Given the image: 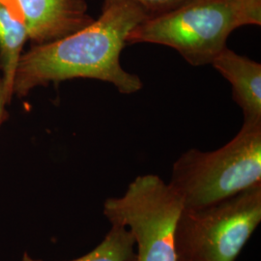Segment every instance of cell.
<instances>
[{"label":"cell","instance_id":"1","mask_svg":"<svg viewBox=\"0 0 261 261\" xmlns=\"http://www.w3.org/2000/svg\"><path fill=\"white\" fill-rule=\"evenodd\" d=\"M149 18L140 5L120 1L103 7L93 22L54 42L33 45L20 56L13 96H27L33 88L71 79H93L112 84L122 94L140 91L139 75L123 69L120 55L130 30Z\"/></svg>","mask_w":261,"mask_h":261},{"label":"cell","instance_id":"2","mask_svg":"<svg viewBox=\"0 0 261 261\" xmlns=\"http://www.w3.org/2000/svg\"><path fill=\"white\" fill-rule=\"evenodd\" d=\"M246 25H261V0H189L139 23L126 44L167 46L192 66L211 65L229 35Z\"/></svg>","mask_w":261,"mask_h":261},{"label":"cell","instance_id":"3","mask_svg":"<svg viewBox=\"0 0 261 261\" xmlns=\"http://www.w3.org/2000/svg\"><path fill=\"white\" fill-rule=\"evenodd\" d=\"M184 209H199L261 185V124L243 123L232 140L214 151L187 150L168 182Z\"/></svg>","mask_w":261,"mask_h":261},{"label":"cell","instance_id":"4","mask_svg":"<svg viewBox=\"0 0 261 261\" xmlns=\"http://www.w3.org/2000/svg\"><path fill=\"white\" fill-rule=\"evenodd\" d=\"M261 222V185L212 205L183 209L178 261H236Z\"/></svg>","mask_w":261,"mask_h":261},{"label":"cell","instance_id":"5","mask_svg":"<svg viewBox=\"0 0 261 261\" xmlns=\"http://www.w3.org/2000/svg\"><path fill=\"white\" fill-rule=\"evenodd\" d=\"M184 209L176 192L156 174L140 175L120 196L109 197L103 215L126 227L138 248L135 261H177L175 235Z\"/></svg>","mask_w":261,"mask_h":261},{"label":"cell","instance_id":"6","mask_svg":"<svg viewBox=\"0 0 261 261\" xmlns=\"http://www.w3.org/2000/svg\"><path fill=\"white\" fill-rule=\"evenodd\" d=\"M28 39L42 45L66 37L92 23L85 0H16Z\"/></svg>","mask_w":261,"mask_h":261},{"label":"cell","instance_id":"7","mask_svg":"<svg viewBox=\"0 0 261 261\" xmlns=\"http://www.w3.org/2000/svg\"><path fill=\"white\" fill-rule=\"evenodd\" d=\"M211 65L232 86V98L242 110L244 121L261 124V64L227 47Z\"/></svg>","mask_w":261,"mask_h":261},{"label":"cell","instance_id":"8","mask_svg":"<svg viewBox=\"0 0 261 261\" xmlns=\"http://www.w3.org/2000/svg\"><path fill=\"white\" fill-rule=\"evenodd\" d=\"M28 40L25 20L16 0H0V71L9 103L17 67Z\"/></svg>","mask_w":261,"mask_h":261},{"label":"cell","instance_id":"9","mask_svg":"<svg viewBox=\"0 0 261 261\" xmlns=\"http://www.w3.org/2000/svg\"><path fill=\"white\" fill-rule=\"evenodd\" d=\"M135 239L121 225L112 224L110 231L91 252L69 261H135Z\"/></svg>","mask_w":261,"mask_h":261},{"label":"cell","instance_id":"10","mask_svg":"<svg viewBox=\"0 0 261 261\" xmlns=\"http://www.w3.org/2000/svg\"><path fill=\"white\" fill-rule=\"evenodd\" d=\"M125 1V0H105L103 7L112 5L113 3ZM132 1L138 5H140L142 9L149 15V18L160 16L163 14L168 13L172 10L176 9L182 4H184L189 0H128Z\"/></svg>","mask_w":261,"mask_h":261},{"label":"cell","instance_id":"11","mask_svg":"<svg viewBox=\"0 0 261 261\" xmlns=\"http://www.w3.org/2000/svg\"><path fill=\"white\" fill-rule=\"evenodd\" d=\"M7 103H9V101L6 97L5 90H4L2 75H0V126H1L2 122L4 121L5 118L7 117V112L5 111V107Z\"/></svg>","mask_w":261,"mask_h":261},{"label":"cell","instance_id":"12","mask_svg":"<svg viewBox=\"0 0 261 261\" xmlns=\"http://www.w3.org/2000/svg\"><path fill=\"white\" fill-rule=\"evenodd\" d=\"M21 261H42V260H38V259H35V258H33L32 256H30L29 254H28V252H25L24 254H23V256H22V259Z\"/></svg>","mask_w":261,"mask_h":261},{"label":"cell","instance_id":"13","mask_svg":"<svg viewBox=\"0 0 261 261\" xmlns=\"http://www.w3.org/2000/svg\"><path fill=\"white\" fill-rule=\"evenodd\" d=\"M178 261V260H177Z\"/></svg>","mask_w":261,"mask_h":261}]
</instances>
